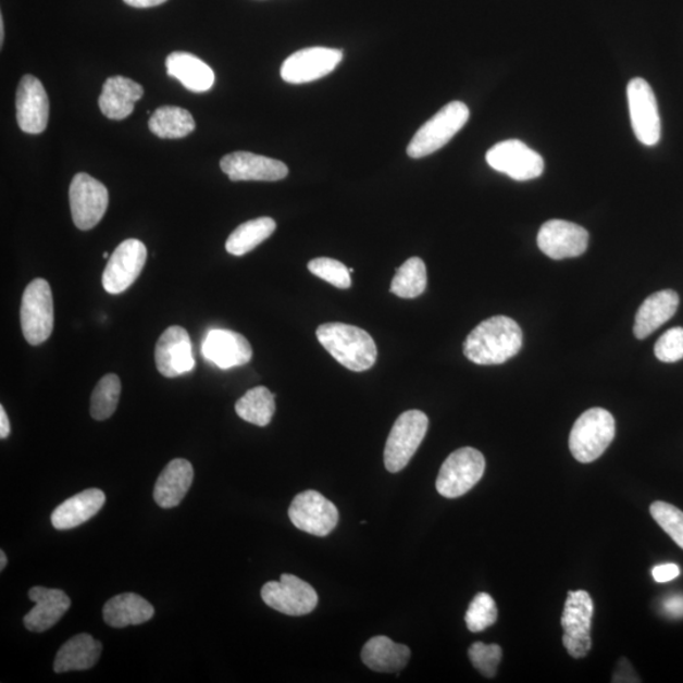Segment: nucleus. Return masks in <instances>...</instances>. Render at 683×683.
Segmentation results:
<instances>
[{
    "label": "nucleus",
    "mask_w": 683,
    "mask_h": 683,
    "mask_svg": "<svg viewBox=\"0 0 683 683\" xmlns=\"http://www.w3.org/2000/svg\"><path fill=\"white\" fill-rule=\"evenodd\" d=\"M616 419L608 410L593 408L585 411L570 434V451L581 463H592L600 458L616 438Z\"/></svg>",
    "instance_id": "obj_3"
},
{
    "label": "nucleus",
    "mask_w": 683,
    "mask_h": 683,
    "mask_svg": "<svg viewBox=\"0 0 683 683\" xmlns=\"http://www.w3.org/2000/svg\"><path fill=\"white\" fill-rule=\"evenodd\" d=\"M124 3L135 8H151L167 2V0H123Z\"/></svg>",
    "instance_id": "obj_43"
},
{
    "label": "nucleus",
    "mask_w": 683,
    "mask_h": 683,
    "mask_svg": "<svg viewBox=\"0 0 683 683\" xmlns=\"http://www.w3.org/2000/svg\"><path fill=\"white\" fill-rule=\"evenodd\" d=\"M594 603L584 589L569 592L561 619L563 646L573 658H584L592 649V622Z\"/></svg>",
    "instance_id": "obj_8"
},
{
    "label": "nucleus",
    "mask_w": 683,
    "mask_h": 683,
    "mask_svg": "<svg viewBox=\"0 0 683 683\" xmlns=\"http://www.w3.org/2000/svg\"><path fill=\"white\" fill-rule=\"evenodd\" d=\"M464 620L472 633L484 632L485 629L494 625L498 620V608L493 597L486 593H480L473 597Z\"/></svg>",
    "instance_id": "obj_35"
},
{
    "label": "nucleus",
    "mask_w": 683,
    "mask_h": 683,
    "mask_svg": "<svg viewBox=\"0 0 683 683\" xmlns=\"http://www.w3.org/2000/svg\"><path fill=\"white\" fill-rule=\"evenodd\" d=\"M142 97L141 85L124 76H112L103 85L99 108L107 119L122 121L134 112L135 104Z\"/></svg>",
    "instance_id": "obj_22"
},
{
    "label": "nucleus",
    "mask_w": 683,
    "mask_h": 683,
    "mask_svg": "<svg viewBox=\"0 0 683 683\" xmlns=\"http://www.w3.org/2000/svg\"><path fill=\"white\" fill-rule=\"evenodd\" d=\"M53 298L50 284L44 278H35L26 287L22 297L21 325L23 336L29 345L38 346L52 335Z\"/></svg>",
    "instance_id": "obj_5"
},
{
    "label": "nucleus",
    "mask_w": 683,
    "mask_h": 683,
    "mask_svg": "<svg viewBox=\"0 0 683 683\" xmlns=\"http://www.w3.org/2000/svg\"><path fill=\"white\" fill-rule=\"evenodd\" d=\"M232 182H278L289 174L284 162L251 152H233L221 160Z\"/></svg>",
    "instance_id": "obj_19"
},
{
    "label": "nucleus",
    "mask_w": 683,
    "mask_h": 683,
    "mask_svg": "<svg viewBox=\"0 0 683 683\" xmlns=\"http://www.w3.org/2000/svg\"><path fill=\"white\" fill-rule=\"evenodd\" d=\"M201 351L208 361L222 370L244 367L252 359L250 342L239 333L227 330L209 332Z\"/></svg>",
    "instance_id": "obj_20"
},
{
    "label": "nucleus",
    "mask_w": 683,
    "mask_h": 683,
    "mask_svg": "<svg viewBox=\"0 0 683 683\" xmlns=\"http://www.w3.org/2000/svg\"><path fill=\"white\" fill-rule=\"evenodd\" d=\"M308 269L310 273L338 287V289L346 290L352 286L351 271L337 260L328 258L314 259L308 263Z\"/></svg>",
    "instance_id": "obj_36"
},
{
    "label": "nucleus",
    "mask_w": 683,
    "mask_h": 683,
    "mask_svg": "<svg viewBox=\"0 0 683 683\" xmlns=\"http://www.w3.org/2000/svg\"><path fill=\"white\" fill-rule=\"evenodd\" d=\"M318 340L337 362L362 372L374 367L377 347L367 331L345 323H325L316 330Z\"/></svg>",
    "instance_id": "obj_2"
},
{
    "label": "nucleus",
    "mask_w": 683,
    "mask_h": 683,
    "mask_svg": "<svg viewBox=\"0 0 683 683\" xmlns=\"http://www.w3.org/2000/svg\"><path fill=\"white\" fill-rule=\"evenodd\" d=\"M291 523L302 532L325 537L335 531L339 512L321 493L307 490L295 496L289 508Z\"/></svg>",
    "instance_id": "obj_13"
},
{
    "label": "nucleus",
    "mask_w": 683,
    "mask_h": 683,
    "mask_svg": "<svg viewBox=\"0 0 683 683\" xmlns=\"http://www.w3.org/2000/svg\"><path fill=\"white\" fill-rule=\"evenodd\" d=\"M487 164L517 182L537 178L545 171V161L519 139H508L492 147L486 153Z\"/></svg>",
    "instance_id": "obj_11"
},
{
    "label": "nucleus",
    "mask_w": 683,
    "mask_h": 683,
    "mask_svg": "<svg viewBox=\"0 0 683 683\" xmlns=\"http://www.w3.org/2000/svg\"><path fill=\"white\" fill-rule=\"evenodd\" d=\"M537 244L549 259L579 258L587 250L588 232L576 223L552 220L541 227Z\"/></svg>",
    "instance_id": "obj_16"
},
{
    "label": "nucleus",
    "mask_w": 683,
    "mask_h": 683,
    "mask_svg": "<svg viewBox=\"0 0 683 683\" xmlns=\"http://www.w3.org/2000/svg\"><path fill=\"white\" fill-rule=\"evenodd\" d=\"M69 199L74 224L82 231L95 228L103 220L110 204L105 185L85 173L74 176Z\"/></svg>",
    "instance_id": "obj_9"
},
{
    "label": "nucleus",
    "mask_w": 683,
    "mask_h": 683,
    "mask_svg": "<svg viewBox=\"0 0 683 683\" xmlns=\"http://www.w3.org/2000/svg\"><path fill=\"white\" fill-rule=\"evenodd\" d=\"M626 96L635 137L644 146H656L661 139V119L654 90L642 77H635L628 84Z\"/></svg>",
    "instance_id": "obj_12"
},
{
    "label": "nucleus",
    "mask_w": 683,
    "mask_h": 683,
    "mask_svg": "<svg viewBox=\"0 0 683 683\" xmlns=\"http://www.w3.org/2000/svg\"><path fill=\"white\" fill-rule=\"evenodd\" d=\"M470 119L469 107L452 102L444 108L418 129L411 139L407 153L411 159H423L445 147L460 132Z\"/></svg>",
    "instance_id": "obj_4"
},
{
    "label": "nucleus",
    "mask_w": 683,
    "mask_h": 683,
    "mask_svg": "<svg viewBox=\"0 0 683 683\" xmlns=\"http://www.w3.org/2000/svg\"><path fill=\"white\" fill-rule=\"evenodd\" d=\"M0 562H2V563H0V570L3 571L5 569V566H7V556L4 554V550H2V552H0Z\"/></svg>",
    "instance_id": "obj_44"
},
{
    "label": "nucleus",
    "mask_w": 683,
    "mask_h": 683,
    "mask_svg": "<svg viewBox=\"0 0 683 683\" xmlns=\"http://www.w3.org/2000/svg\"><path fill=\"white\" fill-rule=\"evenodd\" d=\"M276 229V222L269 216H261L240 224L226 243V250L233 256H244L254 250L266 240Z\"/></svg>",
    "instance_id": "obj_30"
},
{
    "label": "nucleus",
    "mask_w": 683,
    "mask_h": 683,
    "mask_svg": "<svg viewBox=\"0 0 683 683\" xmlns=\"http://www.w3.org/2000/svg\"><path fill=\"white\" fill-rule=\"evenodd\" d=\"M153 614L152 605L142 596L132 593L112 597L103 609L104 622L119 629L149 622Z\"/></svg>",
    "instance_id": "obj_29"
},
{
    "label": "nucleus",
    "mask_w": 683,
    "mask_h": 683,
    "mask_svg": "<svg viewBox=\"0 0 683 683\" xmlns=\"http://www.w3.org/2000/svg\"><path fill=\"white\" fill-rule=\"evenodd\" d=\"M103 258H104V259H108V258H110V254H108L107 252H104V253H103Z\"/></svg>",
    "instance_id": "obj_46"
},
{
    "label": "nucleus",
    "mask_w": 683,
    "mask_h": 683,
    "mask_svg": "<svg viewBox=\"0 0 683 683\" xmlns=\"http://www.w3.org/2000/svg\"><path fill=\"white\" fill-rule=\"evenodd\" d=\"M650 516L683 549V511L669 502L656 501L650 506Z\"/></svg>",
    "instance_id": "obj_37"
},
{
    "label": "nucleus",
    "mask_w": 683,
    "mask_h": 683,
    "mask_svg": "<svg viewBox=\"0 0 683 683\" xmlns=\"http://www.w3.org/2000/svg\"><path fill=\"white\" fill-rule=\"evenodd\" d=\"M655 355L666 363L679 362L683 359V328L676 327L663 333L655 346Z\"/></svg>",
    "instance_id": "obj_39"
},
{
    "label": "nucleus",
    "mask_w": 683,
    "mask_h": 683,
    "mask_svg": "<svg viewBox=\"0 0 683 683\" xmlns=\"http://www.w3.org/2000/svg\"><path fill=\"white\" fill-rule=\"evenodd\" d=\"M166 70L170 76L175 77L186 89L194 92L211 90L215 82L211 66L188 52L170 53L166 59Z\"/></svg>",
    "instance_id": "obj_26"
},
{
    "label": "nucleus",
    "mask_w": 683,
    "mask_h": 683,
    "mask_svg": "<svg viewBox=\"0 0 683 683\" xmlns=\"http://www.w3.org/2000/svg\"><path fill=\"white\" fill-rule=\"evenodd\" d=\"M28 597L35 608L26 614L23 622L29 632L42 633L60 622L72 605L70 597L59 588L36 586L29 589Z\"/></svg>",
    "instance_id": "obj_21"
},
{
    "label": "nucleus",
    "mask_w": 683,
    "mask_h": 683,
    "mask_svg": "<svg viewBox=\"0 0 683 683\" xmlns=\"http://www.w3.org/2000/svg\"><path fill=\"white\" fill-rule=\"evenodd\" d=\"M654 573V578L657 582H669L680 576V568L678 564L669 563L657 566V568L651 571Z\"/></svg>",
    "instance_id": "obj_40"
},
{
    "label": "nucleus",
    "mask_w": 683,
    "mask_h": 683,
    "mask_svg": "<svg viewBox=\"0 0 683 683\" xmlns=\"http://www.w3.org/2000/svg\"><path fill=\"white\" fill-rule=\"evenodd\" d=\"M426 287V269L422 259L411 258L397 269L390 290L402 299H414L422 295Z\"/></svg>",
    "instance_id": "obj_33"
},
{
    "label": "nucleus",
    "mask_w": 683,
    "mask_h": 683,
    "mask_svg": "<svg viewBox=\"0 0 683 683\" xmlns=\"http://www.w3.org/2000/svg\"><path fill=\"white\" fill-rule=\"evenodd\" d=\"M429 417L421 410H408L395 422L387 438L384 462L387 471L397 473L407 468L429 431Z\"/></svg>",
    "instance_id": "obj_6"
},
{
    "label": "nucleus",
    "mask_w": 683,
    "mask_h": 683,
    "mask_svg": "<svg viewBox=\"0 0 683 683\" xmlns=\"http://www.w3.org/2000/svg\"><path fill=\"white\" fill-rule=\"evenodd\" d=\"M276 410L275 395L265 386L253 387L236 402V413L244 421L266 426L273 419Z\"/></svg>",
    "instance_id": "obj_32"
},
{
    "label": "nucleus",
    "mask_w": 683,
    "mask_h": 683,
    "mask_svg": "<svg viewBox=\"0 0 683 683\" xmlns=\"http://www.w3.org/2000/svg\"><path fill=\"white\" fill-rule=\"evenodd\" d=\"M665 608L673 617H683V597H672V599L665 603Z\"/></svg>",
    "instance_id": "obj_41"
},
{
    "label": "nucleus",
    "mask_w": 683,
    "mask_h": 683,
    "mask_svg": "<svg viewBox=\"0 0 683 683\" xmlns=\"http://www.w3.org/2000/svg\"><path fill=\"white\" fill-rule=\"evenodd\" d=\"M149 128L160 138H183L196 129V121L190 112L183 108L165 105L152 113Z\"/></svg>",
    "instance_id": "obj_31"
},
{
    "label": "nucleus",
    "mask_w": 683,
    "mask_h": 683,
    "mask_svg": "<svg viewBox=\"0 0 683 683\" xmlns=\"http://www.w3.org/2000/svg\"><path fill=\"white\" fill-rule=\"evenodd\" d=\"M485 468V457L477 449H457L442 464L436 483L437 492L447 499L460 498L483 479Z\"/></svg>",
    "instance_id": "obj_7"
},
{
    "label": "nucleus",
    "mask_w": 683,
    "mask_h": 683,
    "mask_svg": "<svg viewBox=\"0 0 683 683\" xmlns=\"http://www.w3.org/2000/svg\"><path fill=\"white\" fill-rule=\"evenodd\" d=\"M121 380L114 374L105 375L97 384L90 399V414L96 421H107L119 407L121 395Z\"/></svg>",
    "instance_id": "obj_34"
},
{
    "label": "nucleus",
    "mask_w": 683,
    "mask_h": 683,
    "mask_svg": "<svg viewBox=\"0 0 683 683\" xmlns=\"http://www.w3.org/2000/svg\"><path fill=\"white\" fill-rule=\"evenodd\" d=\"M147 261V248L141 240L131 238L115 248L108 261L103 286L107 293L121 294L126 291L141 275Z\"/></svg>",
    "instance_id": "obj_14"
},
{
    "label": "nucleus",
    "mask_w": 683,
    "mask_h": 683,
    "mask_svg": "<svg viewBox=\"0 0 683 683\" xmlns=\"http://www.w3.org/2000/svg\"><path fill=\"white\" fill-rule=\"evenodd\" d=\"M469 657L475 669L485 678L493 679L501 662L502 650L498 644L473 643Z\"/></svg>",
    "instance_id": "obj_38"
},
{
    "label": "nucleus",
    "mask_w": 683,
    "mask_h": 683,
    "mask_svg": "<svg viewBox=\"0 0 683 683\" xmlns=\"http://www.w3.org/2000/svg\"><path fill=\"white\" fill-rule=\"evenodd\" d=\"M679 305L680 298L676 291L662 290L651 294L643 301L635 315L634 336L638 339L650 336L676 314Z\"/></svg>",
    "instance_id": "obj_25"
},
{
    "label": "nucleus",
    "mask_w": 683,
    "mask_h": 683,
    "mask_svg": "<svg viewBox=\"0 0 683 683\" xmlns=\"http://www.w3.org/2000/svg\"><path fill=\"white\" fill-rule=\"evenodd\" d=\"M4 41V22L3 17H0V42L3 45Z\"/></svg>",
    "instance_id": "obj_45"
},
{
    "label": "nucleus",
    "mask_w": 683,
    "mask_h": 683,
    "mask_svg": "<svg viewBox=\"0 0 683 683\" xmlns=\"http://www.w3.org/2000/svg\"><path fill=\"white\" fill-rule=\"evenodd\" d=\"M154 361L162 376L174 378L188 374L196 367L188 332L173 325L162 333L154 349Z\"/></svg>",
    "instance_id": "obj_18"
},
{
    "label": "nucleus",
    "mask_w": 683,
    "mask_h": 683,
    "mask_svg": "<svg viewBox=\"0 0 683 683\" xmlns=\"http://www.w3.org/2000/svg\"><path fill=\"white\" fill-rule=\"evenodd\" d=\"M102 648V643L89 634L75 635L58 651L53 670L57 673L89 670L99 661Z\"/></svg>",
    "instance_id": "obj_28"
},
{
    "label": "nucleus",
    "mask_w": 683,
    "mask_h": 683,
    "mask_svg": "<svg viewBox=\"0 0 683 683\" xmlns=\"http://www.w3.org/2000/svg\"><path fill=\"white\" fill-rule=\"evenodd\" d=\"M523 346V332L516 321L496 315L481 322L463 344L468 359L483 367L506 363L517 356Z\"/></svg>",
    "instance_id": "obj_1"
},
{
    "label": "nucleus",
    "mask_w": 683,
    "mask_h": 683,
    "mask_svg": "<svg viewBox=\"0 0 683 683\" xmlns=\"http://www.w3.org/2000/svg\"><path fill=\"white\" fill-rule=\"evenodd\" d=\"M268 607L290 617L307 616L318 605L315 589L294 574L284 573L281 581H270L261 589Z\"/></svg>",
    "instance_id": "obj_10"
},
{
    "label": "nucleus",
    "mask_w": 683,
    "mask_h": 683,
    "mask_svg": "<svg viewBox=\"0 0 683 683\" xmlns=\"http://www.w3.org/2000/svg\"><path fill=\"white\" fill-rule=\"evenodd\" d=\"M11 434V423L10 419L5 413L4 407H0V438L5 439L10 437Z\"/></svg>",
    "instance_id": "obj_42"
},
{
    "label": "nucleus",
    "mask_w": 683,
    "mask_h": 683,
    "mask_svg": "<svg viewBox=\"0 0 683 683\" xmlns=\"http://www.w3.org/2000/svg\"><path fill=\"white\" fill-rule=\"evenodd\" d=\"M17 121L23 132L29 135H40L48 127L50 103L48 92L37 77L25 75L18 85Z\"/></svg>",
    "instance_id": "obj_17"
},
{
    "label": "nucleus",
    "mask_w": 683,
    "mask_h": 683,
    "mask_svg": "<svg viewBox=\"0 0 683 683\" xmlns=\"http://www.w3.org/2000/svg\"><path fill=\"white\" fill-rule=\"evenodd\" d=\"M105 494L99 488H88L60 504L53 510L51 523L58 531H69L87 523L104 507Z\"/></svg>",
    "instance_id": "obj_23"
},
{
    "label": "nucleus",
    "mask_w": 683,
    "mask_h": 683,
    "mask_svg": "<svg viewBox=\"0 0 683 683\" xmlns=\"http://www.w3.org/2000/svg\"><path fill=\"white\" fill-rule=\"evenodd\" d=\"M410 649L387 636L371 638L362 648L361 658L370 670L382 673L400 672L410 659Z\"/></svg>",
    "instance_id": "obj_27"
},
{
    "label": "nucleus",
    "mask_w": 683,
    "mask_h": 683,
    "mask_svg": "<svg viewBox=\"0 0 683 683\" xmlns=\"http://www.w3.org/2000/svg\"><path fill=\"white\" fill-rule=\"evenodd\" d=\"M194 480V469L189 461L176 458L161 472L154 485L153 499L164 509L175 508L188 494Z\"/></svg>",
    "instance_id": "obj_24"
},
{
    "label": "nucleus",
    "mask_w": 683,
    "mask_h": 683,
    "mask_svg": "<svg viewBox=\"0 0 683 683\" xmlns=\"http://www.w3.org/2000/svg\"><path fill=\"white\" fill-rule=\"evenodd\" d=\"M342 60H344V52L337 49L300 50L284 61L282 77L289 84L312 83L331 74Z\"/></svg>",
    "instance_id": "obj_15"
}]
</instances>
